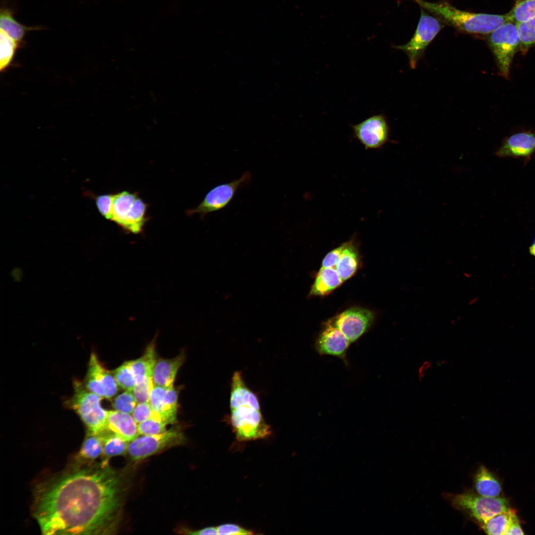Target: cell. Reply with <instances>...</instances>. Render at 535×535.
Wrapping results in <instances>:
<instances>
[{
	"instance_id": "74e56055",
	"label": "cell",
	"mask_w": 535,
	"mask_h": 535,
	"mask_svg": "<svg viewBox=\"0 0 535 535\" xmlns=\"http://www.w3.org/2000/svg\"><path fill=\"white\" fill-rule=\"evenodd\" d=\"M345 245L346 242L328 253L322 261L321 267L335 268Z\"/></svg>"
},
{
	"instance_id": "4dcf8cb0",
	"label": "cell",
	"mask_w": 535,
	"mask_h": 535,
	"mask_svg": "<svg viewBox=\"0 0 535 535\" xmlns=\"http://www.w3.org/2000/svg\"><path fill=\"white\" fill-rule=\"evenodd\" d=\"M0 38V68L2 70L11 62L17 47V43L1 30Z\"/></svg>"
},
{
	"instance_id": "9a60e30c",
	"label": "cell",
	"mask_w": 535,
	"mask_h": 535,
	"mask_svg": "<svg viewBox=\"0 0 535 535\" xmlns=\"http://www.w3.org/2000/svg\"><path fill=\"white\" fill-rule=\"evenodd\" d=\"M535 152V134H514L503 142L496 153L499 157L529 158Z\"/></svg>"
},
{
	"instance_id": "d6986e66",
	"label": "cell",
	"mask_w": 535,
	"mask_h": 535,
	"mask_svg": "<svg viewBox=\"0 0 535 535\" xmlns=\"http://www.w3.org/2000/svg\"><path fill=\"white\" fill-rule=\"evenodd\" d=\"M358 250L353 240L346 242L340 259L335 268L343 281H345L357 272L360 266Z\"/></svg>"
},
{
	"instance_id": "5bb4252c",
	"label": "cell",
	"mask_w": 535,
	"mask_h": 535,
	"mask_svg": "<svg viewBox=\"0 0 535 535\" xmlns=\"http://www.w3.org/2000/svg\"><path fill=\"white\" fill-rule=\"evenodd\" d=\"M178 391L174 389L157 386L153 383L150 393L149 401L152 409L159 414L167 424L176 421Z\"/></svg>"
},
{
	"instance_id": "30bf717a",
	"label": "cell",
	"mask_w": 535,
	"mask_h": 535,
	"mask_svg": "<svg viewBox=\"0 0 535 535\" xmlns=\"http://www.w3.org/2000/svg\"><path fill=\"white\" fill-rule=\"evenodd\" d=\"M374 318V314L371 310L362 307H353L338 314L331 320L352 343L368 331Z\"/></svg>"
},
{
	"instance_id": "ac0fdd59",
	"label": "cell",
	"mask_w": 535,
	"mask_h": 535,
	"mask_svg": "<svg viewBox=\"0 0 535 535\" xmlns=\"http://www.w3.org/2000/svg\"><path fill=\"white\" fill-rule=\"evenodd\" d=\"M343 282L335 268L321 267L309 293L310 296H324Z\"/></svg>"
},
{
	"instance_id": "7402d4cb",
	"label": "cell",
	"mask_w": 535,
	"mask_h": 535,
	"mask_svg": "<svg viewBox=\"0 0 535 535\" xmlns=\"http://www.w3.org/2000/svg\"><path fill=\"white\" fill-rule=\"evenodd\" d=\"M156 361L155 344L153 341L147 346L142 356L137 359L129 361L136 383L152 377Z\"/></svg>"
},
{
	"instance_id": "e575fe53",
	"label": "cell",
	"mask_w": 535,
	"mask_h": 535,
	"mask_svg": "<svg viewBox=\"0 0 535 535\" xmlns=\"http://www.w3.org/2000/svg\"><path fill=\"white\" fill-rule=\"evenodd\" d=\"M153 383L152 377L136 383L132 392L137 404L149 402Z\"/></svg>"
},
{
	"instance_id": "6da1fadb",
	"label": "cell",
	"mask_w": 535,
	"mask_h": 535,
	"mask_svg": "<svg viewBox=\"0 0 535 535\" xmlns=\"http://www.w3.org/2000/svg\"><path fill=\"white\" fill-rule=\"evenodd\" d=\"M120 487L107 460L77 461L36 485L33 515L45 535L109 534L119 519Z\"/></svg>"
},
{
	"instance_id": "ba28073f",
	"label": "cell",
	"mask_w": 535,
	"mask_h": 535,
	"mask_svg": "<svg viewBox=\"0 0 535 535\" xmlns=\"http://www.w3.org/2000/svg\"><path fill=\"white\" fill-rule=\"evenodd\" d=\"M251 177L250 172L246 171L239 178L215 186L206 194L196 208L188 210L187 214H198L203 219L210 213L224 209L233 200L237 191L250 182Z\"/></svg>"
},
{
	"instance_id": "7c38bea8",
	"label": "cell",
	"mask_w": 535,
	"mask_h": 535,
	"mask_svg": "<svg viewBox=\"0 0 535 535\" xmlns=\"http://www.w3.org/2000/svg\"><path fill=\"white\" fill-rule=\"evenodd\" d=\"M83 384L88 390L103 398H110L117 391L114 375L103 367L94 353L91 354Z\"/></svg>"
},
{
	"instance_id": "484cf974",
	"label": "cell",
	"mask_w": 535,
	"mask_h": 535,
	"mask_svg": "<svg viewBox=\"0 0 535 535\" xmlns=\"http://www.w3.org/2000/svg\"><path fill=\"white\" fill-rule=\"evenodd\" d=\"M101 436L87 432L77 456V461L92 462L103 454Z\"/></svg>"
},
{
	"instance_id": "d4e9b609",
	"label": "cell",
	"mask_w": 535,
	"mask_h": 535,
	"mask_svg": "<svg viewBox=\"0 0 535 535\" xmlns=\"http://www.w3.org/2000/svg\"><path fill=\"white\" fill-rule=\"evenodd\" d=\"M516 516L515 511L510 508L508 510L498 513L479 525L486 534L504 535Z\"/></svg>"
},
{
	"instance_id": "8d00e7d4",
	"label": "cell",
	"mask_w": 535,
	"mask_h": 535,
	"mask_svg": "<svg viewBox=\"0 0 535 535\" xmlns=\"http://www.w3.org/2000/svg\"><path fill=\"white\" fill-rule=\"evenodd\" d=\"M218 535H253L255 533L251 530L245 529L234 524H224L216 527Z\"/></svg>"
},
{
	"instance_id": "836d02e7",
	"label": "cell",
	"mask_w": 535,
	"mask_h": 535,
	"mask_svg": "<svg viewBox=\"0 0 535 535\" xmlns=\"http://www.w3.org/2000/svg\"><path fill=\"white\" fill-rule=\"evenodd\" d=\"M167 425L161 421L149 419L138 424V430L139 435H154L165 431Z\"/></svg>"
},
{
	"instance_id": "8fae6325",
	"label": "cell",
	"mask_w": 535,
	"mask_h": 535,
	"mask_svg": "<svg viewBox=\"0 0 535 535\" xmlns=\"http://www.w3.org/2000/svg\"><path fill=\"white\" fill-rule=\"evenodd\" d=\"M351 127L354 137L366 149L380 148L388 140L389 128L382 114L372 115Z\"/></svg>"
},
{
	"instance_id": "5b68a950",
	"label": "cell",
	"mask_w": 535,
	"mask_h": 535,
	"mask_svg": "<svg viewBox=\"0 0 535 535\" xmlns=\"http://www.w3.org/2000/svg\"><path fill=\"white\" fill-rule=\"evenodd\" d=\"M444 497L453 507L465 513L479 524L510 508L508 500L503 497H486L470 491L447 493Z\"/></svg>"
},
{
	"instance_id": "ab89813d",
	"label": "cell",
	"mask_w": 535,
	"mask_h": 535,
	"mask_svg": "<svg viewBox=\"0 0 535 535\" xmlns=\"http://www.w3.org/2000/svg\"><path fill=\"white\" fill-rule=\"evenodd\" d=\"M189 535H218L216 527H209L198 530L187 531Z\"/></svg>"
},
{
	"instance_id": "277c9868",
	"label": "cell",
	"mask_w": 535,
	"mask_h": 535,
	"mask_svg": "<svg viewBox=\"0 0 535 535\" xmlns=\"http://www.w3.org/2000/svg\"><path fill=\"white\" fill-rule=\"evenodd\" d=\"M74 394L66 405L79 416L88 432L101 435L107 432L108 411L101 406L103 397L90 391L83 383L74 381Z\"/></svg>"
},
{
	"instance_id": "2e32d148",
	"label": "cell",
	"mask_w": 535,
	"mask_h": 535,
	"mask_svg": "<svg viewBox=\"0 0 535 535\" xmlns=\"http://www.w3.org/2000/svg\"><path fill=\"white\" fill-rule=\"evenodd\" d=\"M107 431L113 433L129 442L139 435L138 424L132 416L116 410L108 411Z\"/></svg>"
},
{
	"instance_id": "1f68e13d",
	"label": "cell",
	"mask_w": 535,
	"mask_h": 535,
	"mask_svg": "<svg viewBox=\"0 0 535 535\" xmlns=\"http://www.w3.org/2000/svg\"><path fill=\"white\" fill-rule=\"evenodd\" d=\"M137 403L131 391L125 390L114 400L113 406L115 410L122 413L131 414Z\"/></svg>"
},
{
	"instance_id": "ffe728a7",
	"label": "cell",
	"mask_w": 535,
	"mask_h": 535,
	"mask_svg": "<svg viewBox=\"0 0 535 535\" xmlns=\"http://www.w3.org/2000/svg\"><path fill=\"white\" fill-rule=\"evenodd\" d=\"M0 30L17 43L21 42L26 33L31 31L40 30V27H27L17 21L14 17L11 8L3 6L0 12Z\"/></svg>"
},
{
	"instance_id": "52a82bcc",
	"label": "cell",
	"mask_w": 535,
	"mask_h": 535,
	"mask_svg": "<svg viewBox=\"0 0 535 535\" xmlns=\"http://www.w3.org/2000/svg\"><path fill=\"white\" fill-rule=\"evenodd\" d=\"M443 27V22L440 20L421 8V17L412 38L406 44L394 47L405 53L410 67L414 69L426 48Z\"/></svg>"
},
{
	"instance_id": "3957f363",
	"label": "cell",
	"mask_w": 535,
	"mask_h": 535,
	"mask_svg": "<svg viewBox=\"0 0 535 535\" xmlns=\"http://www.w3.org/2000/svg\"><path fill=\"white\" fill-rule=\"evenodd\" d=\"M422 8L443 23L457 30L472 35H488L505 23L510 21L508 14H494L462 10L447 1L431 2L414 0Z\"/></svg>"
},
{
	"instance_id": "d590c367",
	"label": "cell",
	"mask_w": 535,
	"mask_h": 535,
	"mask_svg": "<svg viewBox=\"0 0 535 535\" xmlns=\"http://www.w3.org/2000/svg\"><path fill=\"white\" fill-rule=\"evenodd\" d=\"M114 194H103L95 198L96 205L100 214L110 220Z\"/></svg>"
},
{
	"instance_id": "4fadbf2b",
	"label": "cell",
	"mask_w": 535,
	"mask_h": 535,
	"mask_svg": "<svg viewBox=\"0 0 535 535\" xmlns=\"http://www.w3.org/2000/svg\"><path fill=\"white\" fill-rule=\"evenodd\" d=\"M351 344L330 319L323 324L316 340L315 348L320 355L334 356L346 363L347 352Z\"/></svg>"
},
{
	"instance_id": "603a6c76",
	"label": "cell",
	"mask_w": 535,
	"mask_h": 535,
	"mask_svg": "<svg viewBox=\"0 0 535 535\" xmlns=\"http://www.w3.org/2000/svg\"><path fill=\"white\" fill-rule=\"evenodd\" d=\"M148 207V204L138 196L127 215L123 230L133 234L141 233L149 219L147 216Z\"/></svg>"
},
{
	"instance_id": "60d3db41",
	"label": "cell",
	"mask_w": 535,
	"mask_h": 535,
	"mask_svg": "<svg viewBox=\"0 0 535 535\" xmlns=\"http://www.w3.org/2000/svg\"><path fill=\"white\" fill-rule=\"evenodd\" d=\"M430 366V364L428 361L425 362L422 366L420 367L419 371V378L421 380L425 375V372L429 369Z\"/></svg>"
},
{
	"instance_id": "44dd1931",
	"label": "cell",
	"mask_w": 535,
	"mask_h": 535,
	"mask_svg": "<svg viewBox=\"0 0 535 535\" xmlns=\"http://www.w3.org/2000/svg\"><path fill=\"white\" fill-rule=\"evenodd\" d=\"M474 486L478 494L486 497H498L502 491L500 483L484 466H481L474 479Z\"/></svg>"
},
{
	"instance_id": "8992f818",
	"label": "cell",
	"mask_w": 535,
	"mask_h": 535,
	"mask_svg": "<svg viewBox=\"0 0 535 535\" xmlns=\"http://www.w3.org/2000/svg\"><path fill=\"white\" fill-rule=\"evenodd\" d=\"M488 44L493 53L500 73L508 78L513 57L520 48V40L516 24L508 21L488 34Z\"/></svg>"
},
{
	"instance_id": "e0dca14e",
	"label": "cell",
	"mask_w": 535,
	"mask_h": 535,
	"mask_svg": "<svg viewBox=\"0 0 535 535\" xmlns=\"http://www.w3.org/2000/svg\"><path fill=\"white\" fill-rule=\"evenodd\" d=\"M184 360L182 354L173 358L157 360L152 374L154 384L166 388H173L176 375Z\"/></svg>"
},
{
	"instance_id": "83f0119b",
	"label": "cell",
	"mask_w": 535,
	"mask_h": 535,
	"mask_svg": "<svg viewBox=\"0 0 535 535\" xmlns=\"http://www.w3.org/2000/svg\"><path fill=\"white\" fill-rule=\"evenodd\" d=\"M507 14L510 20L515 23L530 19L535 17V0H517Z\"/></svg>"
},
{
	"instance_id": "d6a6232c",
	"label": "cell",
	"mask_w": 535,
	"mask_h": 535,
	"mask_svg": "<svg viewBox=\"0 0 535 535\" xmlns=\"http://www.w3.org/2000/svg\"><path fill=\"white\" fill-rule=\"evenodd\" d=\"M132 414L137 424L149 419H156L165 423L161 416L154 411L149 402L138 403Z\"/></svg>"
},
{
	"instance_id": "9c48e42d",
	"label": "cell",
	"mask_w": 535,
	"mask_h": 535,
	"mask_svg": "<svg viewBox=\"0 0 535 535\" xmlns=\"http://www.w3.org/2000/svg\"><path fill=\"white\" fill-rule=\"evenodd\" d=\"M128 443L127 453L134 461H139L183 441L182 433L172 428L154 435H140Z\"/></svg>"
},
{
	"instance_id": "7a4b0ae2",
	"label": "cell",
	"mask_w": 535,
	"mask_h": 535,
	"mask_svg": "<svg viewBox=\"0 0 535 535\" xmlns=\"http://www.w3.org/2000/svg\"><path fill=\"white\" fill-rule=\"evenodd\" d=\"M229 421L238 442L265 439L271 434L262 414L258 396L246 384L242 373L235 372L230 383Z\"/></svg>"
},
{
	"instance_id": "f546056e",
	"label": "cell",
	"mask_w": 535,
	"mask_h": 535,
	"mask_svg": "<svg viewBox=\"0 0 535 535\" xmlns=\"http://www.w3.org/2000/svg\"><path fill=\"white\" fill-rule=\"evenodd\" d=\"M113 375L118 385L125 390L132 391L136 384V379L129 361L125 362L115 369Z\"/></svg>"
},
{
	"instance_id": "f35d334b",
	"label": "cell",
	"mask_w": 535,
	"mask_h": 535,
	"mask_svg": "<svg viewBox=\"0 0 535 535\" xmlns=\"http://www.w3.org/2000/svg\"><path fill=\"white\" fill-rule=\"evenodd\" d=\"M524 534V533L521 528L519 519L517 516L512 522V523L506 531L505 533H504V535Z\"/></svg>"
},
{
	"instance_id": "cb8c5ba5",
	"label": "cell",
	"mask_w": 535,
	"mask_h": 535,
	"mask_svg": "<svg viewBox=\"0 0 535 535\" xmlns=\"http://www.w3.org/2000/svg\"><path fill=\"white\" fill-rule=\"evenodd\" d=\"M138 196L136 193L128 191L114 194L110 220L122 228L127 215Z\"/></svg>"
},
{
	"instance_id": "4316f807",
	"label": "cell",
	"mask_w": 535,
	"mask_h": 535,
	"mask_svg": "<svg viewBox=\"0 0 535 535\" xmlns=\"http://www.w3.org/2000/svg\"><path fill=\"white\" fill-rule=\"evenodd\" d=\"M100 436L103 442V454L107 458L120 456L127 452L129 442L108 431Z\"/></svg>"
},
{
	"instance_id": "b9f144b4",
	"label": "cell",
	"mask_w": 535,
	"mask_h": 535,
	"mask_svg": "<svg viewBox=\"0 0 535 535\" xmlns=\"http://www.w3.org/2000/svg\"><path fill=\"white\" fill-rule=\"evenodd\" d=\"M529 252L532 255L535 257V238L533 244L529 248Z\"/></svg>"
},
{
	"instance_id": "f1b7e54d",
	"label": "cell",
	"mask_w": 535,
	"mask_h": 535,
	"mask_svg": "<svg viewBox=\"0 0 535 535\" xmlns=\"http://www.w3.org/2000/svg\"><path fill=\"white\" fill-rule=\"evenodd\" d=\"M516 24L520 40L519 49L525 54L535 44V17Z\"/></svg>"
}]
</instances>
